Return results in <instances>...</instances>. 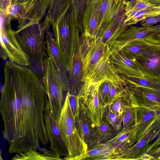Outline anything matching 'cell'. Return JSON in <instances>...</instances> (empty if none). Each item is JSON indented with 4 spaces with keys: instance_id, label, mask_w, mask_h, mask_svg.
Wrapping results in <instances>:
<instances>
[{
    "instance_id": "obj_1",
    "label": "cell",
    "mask_w": 160,
    "mask_h": 160,
    "mask_svg": "<svg viewBox=\"0 0 160 160\" xmlns=\"http://www.w3.org/2000/svg\"><path fill=\"white\" fill-rule=\"evenodd\" d=\"M1 90L2 134L8 152L38 149L49 142L44 114L47 92L42 79L27 66L6 61Z\"/></svg>"
},
{
    "instance_id": "obj_2",
    "label": "cell",
    "mask_w": 160,
    "mask_h": 160,
    "mask_svg": "<svg viewBox=\"0 0 160 160\" xmlns=\"http://www.w3.org/2000/svg\"><path fill=\"white\" fill-rule=\"evenodd\" d=\"M42 72L51 113L58 123L68 88L50 57L45 59Z\"/></svg>"
},
{
    "instance_id": "obj_3",
    "label": "cell",
    "mask_w": 160,
    "mask_h": 160,
    "mask_svg": "<svg viewBox=\"0 0 160 160\" xmlns=\"http://www.w3.org/2000/svg\"><path fill=\"white\" fill-rule=\"evenodd\" d=\"M45 28L32 26L15 32L17 40L22 49L41 71L44 67L47 53Z\"/></svg>"
},
{
    "instance_id": "obj_4",
    "label": "cell",
    "mask_w": 160,
    "mask_h": 160,
    "mask_svg": "<svg viewBox=\"0 0 160 160\" xmlns=\"http://www.w3.org/2000/svg\"><path fill=\"white\" fill-rule=\"evenodd\" d=\"M82 48V86L79 94L84 92L90 88L96 71L104 58L110 51L109 46L104 45L98 37L89 39L83 36Z\"/></svg>"
},
{
    "instance_id": "obj_5",
    "label": "cell",
    "mask_w": 160,
    "mask_h": 160,
    "mask_svg": "<svg viewBox=\"0 0 160 160\" xmlns=\"http://www.w3.org/2000/svg\"><path fill=\"white\" fill-rule=\"evenodd\" d=\"M0 57L21 66H28L30 64L29 58L17 40L15 32L6 29L4 25L1 27Z\"/></svg>"
},
{
    "instance_id": "obj_6",
    "label": "cell",
    "mask_w": 160,
    "mask_h": 160,
    "mask_svg": "<svg viewBox=\"0 0 160 160\" xmlns=\"http://www.w3.org/2000/svg\"><path fill=\"white\" fill-rule=\"evenodd\" d=\"M100 84L92 86L78 96L81 109L95 128L103 121L106 107L102 106L99 100L98 88Z\"/></svg>"
},
{
    "instance_id": "obj_7",
    "label": "cell",
    "mask_w": 160,
    "mask_h": 160,
    "mask_svg": "<svg viewBox=\"0 0 160 160\" xmlns=\"http://www.w3.org/2000/svg\"><path fill=\"white\" fill-rule=\"evenodd\" d=\"M120 0L115 3V13L112 19L103 27L97 37L100 39L105 45L111 46L128 28L124 22L125 2Z\"/></svg>"
},
{
    "instance_id": "obj_8",
    "label": "cell",
    "mask_w": 160,
    "mask_h": 160,
    "mask_svg": "<svg viewBox=\"0 0 160 160\" xmlns=\"http://www.w3.org/2000/svg\"><path fill=\"white\" fill-rule=\"evenodd\" d=\"M58 125L68 154L67 157L62 159L78 160L88 150L87 144L80 135L76 126L68 125L60 121H59Z\"/></svg>"
},
{
    "instance_id": "obj_9",
    "label": "cell",
    "mask_w": 160,
    "mask_h": 160,
    "mask_svg": "<svg viewBox=\"0 0 160 160\" xmlns=\"http://www.w3.org/2000/svg\"><path fill=\"white\" fill-rule=\"evenodd\" d=\"M160 128V113L141 138L131 147L117 151L114 160H140L145 154L152 138Z\"/></svg>"
},
{
    "instance_id": "obj_10",
    "label": "cell",
    "mask_w": 160,
    "mask_h": 160,
    "mask_svg": "<svg viewBox=\"0 0 160 160\" xmlns=\"http://www.w3.org/2000/svg\"><path fill=\"white\" fill-rule=\"evenodd\" d=\"M44 109V118L48 136L50 142V148L60 157L68 156V152L62 138L58 123L51 113L47 95Z\"/></svg>"
},
{
    "instance_id": "obj_11",
    "label": "cell",
    "mask_w": 160,
    "mask_h": 160,
    "mask_svg": "<svg viewBox=\"0 0 160 160\" xmlns=\"http://www.w3.org/2000/svg\"><path fill=\"white\" fill-rule=\"evenodd\" d=\"M134 59L145 77L160 82V45L149 48Z\"/></svg>"
},
{
    "instance_id": "obj_12",
    "label": "cell",
    "mask_w": 160,
    "mask_h": 160,
    "mask_svg": "<svg viewBox=\"0 0 160 160\" xmlns=\"http://www.w3.org/2000/svg\"><path fill=\"white\" fill-rule=\"evenodd\" d=\"M160 33V24L150 27H137L130 25L110 47L119 51L131 41L136 39L154 37Z\"/></svg>"
},
{
    "instance_id": "obj_13",
    "label": "cell",
    "mask_w": 160,
    "mask_h": 160,
    "mask_svg": "<svg viewBox=\"0 0 160 160\" xmlns=\"http://www.w3.org/2000/svg\"><path fill=\"white\" fill-rule=\"evenodd\" d=\"M101 0H88L82 20L83 35L89 39L97 38Z\"/></svg>"
},
{
    "instance_id": "obj_14",
    "label": "cell",
    "mask_w": 160,
    "mask_h": 160,
    "mask_svg": "<svg viewBox=\"0 0 160 160\" xmlns=\"http://www.w3.org/2000/svg\"><path fill=\"white\" fill-rule=\"evenodd\" d=\"M110 48V58L116 71L120 76L128 77H145L135 59H129L120 51L111 47Z\"/></svg>"
},
{
    "instance_id": "obj_15",
    "label": "cell",
    "mask_w": 160,
    "mask_h": 160,
    "mask_svg": "<svg viewBox=\"0 0 160 160\" xmlns=\"http://www.w3.org/2000/svg\"><path fill=\"white\" fill-rule=\"evenodd\" d=\"M82 40L74 55L71 68L68 72L69 92L78 96L82 86L83 76Z\"/></svg>"
},
{
    "instance_id": "obj_16",
    "label": "cell",
    "mask_w": 160,
    "mask_h": 160,
    "mask_svg": "<svg viewBox=\"0 0 160 160\" xmlns=\"http://www.w3.org/2000/svg\"><path fill=\"white\" fill-rule=\"evenodd\" d=\"M133 92L137 105L160 111V92L143 88L125 85Z\"/></svg>"
},
{
    "instance_id": "obj_17",
    "label": "cell",
    "mask_w": 160,
    "mask_h": 160,
    "mask_svg": "<svg viewBox=\"0 0 160 160\" xmlns=\"http://www.w3.org/2000/svg\"><path fill=\"white\" fill-rule=\"evenodd\" d=\"M138 128L134 124L129 127H123L115 137L106 142L117 152L132 146L138 141Z\"/></svg>"
},
{
    "instance_id": "obj_18",
    "label": "cell",
    "mask_w": 160,
    "mask_h": 160,
    "mask_svg": "<svg viewBox=\"0 0 160 160\" xmlns=\"http://www.w3.org/2000/svg\"><path fill=\"white\" fill-rule=\"evenodd\" d=\"M160 45V42L154 37L138 39L129 42L119 51L128 58L134 60L149 48Z\"/></svg>"
},
{
    "instance_id": "obj_19",
    "label": "cell",
    "mask_w": 160,
    "mask_h": 160,
    "mask_svg": "<svg viewBox=\"0 0 160 160\" xmlns=\"http://www.w3.org/2000/svg\"><path fill=\"white\" fill-rule=\"evenodd\" d=\"M46 33L48 55L52 60L69 89L68 72L63 63L57 42L50 32L47 31Z\"/></svg>"
},
{
    "instance_id": "obj_20",
    "label": "cell",
    "mask_w": 160,
    "mask_h": 160,
    "mask_svg": "<svg viewBox=\"0 0 160 160\" xmlns=\"http://www.w3.org/2000/svg\"><path fill=\"white\" fill-rule=\"evenodd\" d=\"M160 113L158 110L138 106L135 107L134 124L138 129V140Z\"/></svg>"
},
{
    "instance_id": "obj_21",
    "label": "cell",
    "mask_w": 160,
    "mask_h": 160,
    "mask_svg": "<svg viewBox=\"0 0 160 160\" xmlns=\"http://www.w3.org/2000/svg\"><path fill=\"white\" fill-rule=\"evenodd\" d=\"M116 152V150L109 143L106 142L99 143L88 149L78 160H114Z\"/></svg>"
},
{
    "instance_id": "obj_22",
    "label": "cell",
    "mask_w": 160,
    "mask_h": 160,
    "mask_svg": "<svg viewBox=\"0 0 160 160\" xmlns=\"http://www.w3.org/2000/svg\"><path fill=\"white\" fill-rule=\"evenodd\" d=\"M38 152L35 149H29L23 152L16 153L12 160H61V157L52 150L40 147Z\"/></svg>"
},
{
    "instance_id": "obj_23",
    "label": "cell",
    "mask_w": 160,
    "mask_h": 160,
    "mask_svg": "<svg viewBox=\"0 0 160 160\" xmlns=\"http://www.w3.org/2000/svg\"><path fill=\"white\" fill-rule=\"evenodd\" d=\"M124 87L125 90L122 95L107 105L113 113L121 117L123 112L127 108L132 106H138L133 92Z\"/></svg>"
},
{
    "instance_id": "obj_24",
    "label": "cell",
    "mask_w": 160,
    "mask_h": 160,
    "mask_svg": "<svg viewBox=\"0 0 160 160\" xmlns=\"http://www.w3.org/2000/svg\"><path fill=\"white\" fill-rule=\"evenodd\" d=\"M75 122L80 135L88 145L94 137L95 129L81 108L78 114L75 118Z\"/></svg>"
},
{
    "instance_id": "obj_25",
    "label": "cell",
    "mask_w": 160,
    "mask_h": 160,
    "mask_svg": "<svg viewBox=\"0 0 160 160\" xmlns=\"http://www.w3.org/2000/svg\"><path fill=\"white\" fill-rule=\"evenodd\" d=\"M95 129V135L88 145V149L97 144L107 142L113 138L119 132L104 121Z\"/></svg>"
},
{
    "instance_id": "obj_26",
    "label": "cell",
    "mask_w": 160,
    "mask_h": 160,
    "mask_svg": "<svg viewBox=\"0 0 160 160\" xmlns=\"http://www.w3.org/2000/svg\"><path fill=\"white\" fill-rule=\"evenodd\" d=\"M121 76L125 82V86L143 88L160 92V82L157 80L145 76L142 77Z\"/></svg>"
},
{
    "instance_id": "obj_27",
    "label": "cell",
    "mask_w": 160,
    "mask_h": 160,
    "mask_svg": "<svg viewBox=\"0 0 160 160\" xmlns=\"http://www.w3.org/2000/svg\"><path fill=\"white\" fill-rule=\"evenodd\" d=\"M115 7L114 0H101L98 23V33L101 28L112 18Z\"/></svg>"
},
{
    "instance_id": "obj_28",
    "label": "cell",
    "mask_w": 160,
    "mask_h": 160,
    "mask_svg": "<svg viewBox=\"0 0 160 160\" xmlns=\"http://www.w3.org/2000/svg\"><path fill=\"white\" fill-rule=\"evenodd\" d=\"M88 0H71L72 12L70 21L83 30L82 20Z\"/></svg>"
},
{
    "instance_id": "obj_29",
    "label": "cell",
    "mask_w": 160,
    "mask_h": 160,
    "mask_svg": "<svg viewBox=\"0 0 160 160\" xmlns=\"http://www.w3.org/2000/svg\"><path fill=\"white\" fill-rule=\"evenodd\" d=\"M160 14V5H156L152 8L139 11L126 23V25L129 26L135 24L147 18Z\"/></svg>"
},
{
    "instance_id": "obj_30",
    "label": "cell",
    "mask_w": 160,
    "mask_h": 160,
    "mask_svg": "<svg viewBox=\"0 0 160 160\" xmlns=\"http://www.w3.org/2000/svg\"><path fill=\"white\" fill-rule=\"evenodd\" d=\"M157 4L151 2L149 0H131L125 2L124 11H135L137 13L142 10L152 8Z\"/></svg>"
},
{
    "instance_id": "obj_31",
    "label": "cell",
    "mask_w": 160,
    "mask_h": 160,
    "mask_svg": "<svg viewBox=\"0 0 160 160\" xmlns=\"http://www.w3.org/2000/svg\"><path fill=\"white\" fill-rule=\"evenodd\" d=\"M103 121L109 124L113 129L119 132L123 128L122 117L113 113L108 105L106 107Z\"/></svg>"
},
{
    "instance_id": "obj_32",
    "label": "cell",
    "mask_w": 160,
    "mask_h": 160,
    "mask_svg": "<svg viewBox=\"0 0 160 160\" xmlns=\"http://www.w3.org/2000/svg\"><path fill=\"white\" fill-rule=\"evenodd\" d=\"M111 82L106 81L101 83L98 88V96L102 105L107 106L108 103Z\"/></svg>"
},
{
    "instance_id": "obj_33",
    "label": "cell",
    "mask_w": 160,
    "mask_h": 160,
    "mask_svg": "<svg viewBox=\"0 0 160 160\" xmlns=\"http://www.w3.org/2000/svg\"><path fill=\"white\" fill-rule=\"evenodd\" d=\"M136 107H128L123 112L122 115L123 127H128L134 124Z\"/></svg>"
},
{
    "instance_id": "obj_34",
    "label": "cell",
    "mask_w": 160,
    "mask_h": 160,
    "mask_svg": "<svg viewBox=\"0 0 160 160\" xmlns=\"http://www.w3.org/2000/svg\"><path fill=\"white\" fill-rule=\"evenodd\" d=\"M125 90L124 86L111 82L108 104L122 96Z\"/></svg>"
},
{
    "instance_id": "obj_35",
    "label": "cell",
    "mask_w": 160,
    "mask_h": 160,
    "mask_svg": "<svg viewBox=\"0 0 160 160\" xmlns=\"http://www.w3.org/2000/svg\"><path fill=\"white\" fill-rule=\"evenodd\" d=\"M70 105L75 118L78 114L80 109L79 98L77 95L68 92Z\"/></svg>"
},
{
    "instance_id": "obj_36",
    "label": "cell",
    "mask_w": 160,
    "mask_h": 160,
    "mask_svg": "<svg viewBox=\"0 0 160 160\" xmlns=\"http://www.w3.org/2000/svg\"><path fill=\"white\" fill-rule=\"evenodd\" d=\"M153 142H151L146 150L145 154L160 146V128L152 138Z\"/></svg>"
},
{
    "instance_id": "obj_37",
    "label": "cell",
    "mask_w": 160,
    "mask_h": 160,
    "mask_svg": "<svg viewBox=\"0 0 160 160\" xmlns=\"http://www.w3.org/2000/svg\"><path fill=\"white\" fill-rule=\"evenodd\" d=\"M159 22H160V14L142 21L140 23L142 26L150 27Z\"/></svg>"
},
{
    "instance_id": "obj_38",
    "label": "cell",
    "mask_w": 160,
    "mask_h": 160,
    "mask_svg": "<svg viewBox=\"0 0 160 160\" xmlns=\"http://www.w3.org/2000/svg\"><path fill=\"white\" fill-rule=\"evenodd\" d=\"M160 152V146L156 148V149L153 150L149 152H148L147 154L150 156L151 157V156L154 155Z\"/></svg>"
},
{
    "instance_id": "obj_39",
    "label": "cell",
    "mask_w": 160,
    "mask_h": 160,
    "mask_svg": "<svg viewBox=\"0 0 160 160\" xmlns=\"http://www.w3.org/2000/svg\"><path fill=\"white\" fill-rule=\"evenodd\" d=\"M19 9V7L18 5H15L12 9L11 13L12 15H15L18 12Z\"/></svg>"
},
{
    "instance_id": "obj_40",
    "label": "cell",
    "mask_w": 160,
    "mask_h": 160,
    "mask_svg": "<svg viewBox=\"0 0 160 160\" xmlns=\"http://www.w3.org/2000/svg\"><path fill=\"white\" fill-rule=\"evenodd\" d=\"M151 160H160V152L151 156Z\"/></svg>"
},
{
    "instance_id": "obj_41",
    "label": "cell",
    "mask_w": 160,
    "mask_h": 160,
    "mask_svg": "<svg viewBox=\"0 0 160 160\" xmlns=\"http://www.w3.org/2000/svg\"><path fill=\"white\" fill-rule=\"evenodd\" d=\"M149 1L152 3L160 5V0H149Z\"/></svg>"
},
{
    "instance_id": "obj_42",
    "label": "cell",
    "mask_w": 160,
    "mask_h": 160,
    "mask_svg": "<svg viewBox=\"0 0 160 160\" xmlns=\"http://www.w3.org/2000/svg\"><path fill=\"white\" fill-rule=\"evenodd\" d=\"M154 38L160 42V33Z\"/></svg>"
},
{
    "instance_id": "obj_43",
    "label": "cell",
    "mask_w": 160,
    "mask_h": 160,
    "mask_svg": "<svg viewBox=\"0 0 160 160\" xmlns=\"http://www.w3.org/2000/svg\"><path fill=\"white\" fill-rule=\"evenodd\" d=\"M121 0H114V3H116L120 1Z\"/></svg>"
},
{
    "instance_id": "obj_44",
    "label": "cell",
    "mask_w": 160,
    "mask_h": 160,
    "mask_svg": "<svg viewBox=\"0 0 160 160\" xmlns=\"http://www.w3.org/2000/svg\"></svg>"
}]
</instances>
